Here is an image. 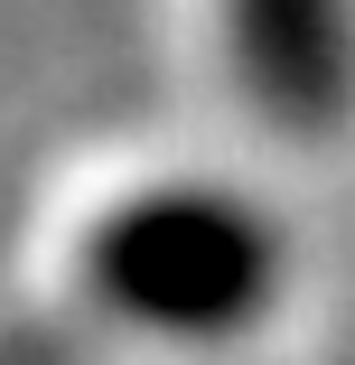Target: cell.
<instances>
[{
  "label": "cell",
  "instance_id": "6da1fadb",
  "mask_svg": "<svg viewBox=\"0 0 355 365\" xmlns=\"http://www.w3.org/2000/svg\"><path fill=\"white\" fill-rule=\"evenodd\" d=\"M271 244L253 215H234L225 197L178 187V197H140L94 235V281L122 309L159 319V328H225L262 300Z\"/></svg>",
  "mask_w": 355,
  "mask_h": 365
},
{
  "label": "cell",
  "instance_id": "7a4b0ae2",
  "mask_svg": "<svg viewBox=\"0 0 355 365\" xmlns=\"http://www.w3.org/2000/svg\"><path fill=\"white\" fill-rule=\"evenodd\" d=\"M243 76L290 113L318 122L346 94V0H234Z\"/></svg>",
  "mask_w": 355,
  "mask_h": 365
}]
</instances>
